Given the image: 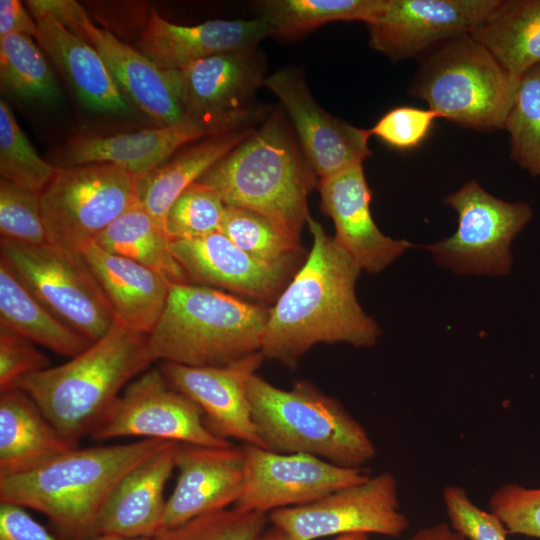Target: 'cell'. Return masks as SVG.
<instances>
[{"label":"cell","mask_w":540,"mask_h":540,"mask_svg":"<svg viewBox=\"0 0 540 540\" xmlns=\"http://www.w3.org/2000/svg\"><path fill=\"white\" fill-rule=\"evenodd\" d=\"M257 540H294L288 534L281 529L272 525L270 528H266ZM333 540H369L367 534H347L335 537Z\"/></svg>","instance_id":"obj_47"},{"label":"cell","mask_w":540,"mask_h":540,"mask_svg":"<svg viewBox=\"0 0 540 540\" xmlns=\"http://www.w3.org/2000/svg\"><path fill=\"white\" fill-rule=\"evenodd\" d=\"M177 443L168 442L119 481L98 517L95 535L158 537L167 500L164 489L175 470Z\"/></svg>","instance_id":"obj_24"},{"label":"cell","mask_w":540,"mask_h":540,"mask_svg":"<svg viewBox=\"0 0 540 540\" xmlns=\"http://www.w3.org/2000/svg\"><path fill=\"white\" fill-rule=\"evenodd\" d=\"M26 3L38 25V43L66 76L83 105L99 112H128L126 97L98 52L40 0Z\"/></svg>","instance_id":"obj_26"},{"label":"cell","mask_w":540,"mask_h":540,"mask_svg":"<svg viewBox=\"0 0 540 540\" xmlns=\"http://www.w3.org/2000/svg\"><path fill=\"white\" fill-rule=\"evenodd\" d=\"M0 540H64L37 522L25 508L0 502Z\"/></svg>","instance_id":"obj_44"},{"label":"cell","mask_w":540,"mask_h":540,"mask_svg":"<svg viewBox=\"0 0 540 540\" xmlns=\"http://www.w3.org/2000/svg\"><path fill=\"white\" fill-rule=\"evenodd\" d=\"M244 479L233 507L269 514L302 506L364 481L365 468H346L306 454H282L244 444Z\"/></svg>","instance_id":"obj_13"},{"label":"cell","mask_w":540,"mask_h":540,"mask_svg":"<svg viewBox=\"0 0 540 540\" xmlns=\"http://www.w3.org/2000/svg\"><path fill=\"white\" fill-rule=\"evenodd\" d=\"M80 253L112 308L114 322L149 335L165 309L173 283L146 266L104 250L95 240Z\"/></svg>","instance_id":"obj_25"},{"label":"cell","mask_w":540,"mask_h":540,"mask_svg":"<svg viewBox=\"0 0 540 540\" xmlns=\"http://www.w3.org/2000/svg\"><path fill=\"white\" fill-rule=\"evenodd\" d=\"M226 205L219 195L195 182L173 203L165 221L171 240H191L220 232Z\"/></svg>","instance_id":"obj_37"},{"label":"cell","mask_w":540,"mask_h":540,"mask_svg":"<svg viewBox=\"0 0 540 540\" xmlns=\"http://www.w3.org/2000/svg\"><path fill=\"white\" fill-rule=\"evenodd\" d=\"M168 72L185 114L225 131L246 127L247 103L266 78L256 49L212 55Z\"/></svg>","instance_id":"obj_16"},{"label":"cell","mask_w":540,"mask_h":540,"mask_svg":"<svg viewBox=\"0 0 540 540\" xmlns=\"http://www.w3.org/2000/svg\"><path fill=\"white\" fill-rule=\"evenodd\" d=\"M152 362L148 335L114 322L81 353L23 377L16 387L32 398L66 442L77 447Z\"/></svg>","instance_id":"obj_3"},{"label":"cell","mask_w":540,"mask_h":540,"mask_svg":"<svg viewBox=\"0 0 540 540\" xmlns=\"http://www.w3.org/2000/svg\"><path fill=\"white\" fill-rule=\"evenodd\" d=\"M1 258L56 317L94 342L114 324L112 308L80 252L0 239Z\"/></svg>","instance_id":"obj_8"},{"label":"cell","mask_w":540,"mask_h":540,"mask_svg":"<svg viewBox=\"0 0 540 540\" xmlns=\"http://www.w3.org/2000/svg\"><path fill=\"white\" fill-rule=\"evenodd\" d=\"M471 36L514 78L540 63V0H500Z\"/></svg>","instance_id":"obj_30"},{"label":"cell","mask_w":540,"mask_h":540,"mask_svg":"<svg viewBox=\"0 0 540 540\" xmlns=\"http://www.w3.org/2000/svg\"><path fill=\"white\" fill-rule=\"evenodd\" d=\"M259 352L223 366H188L163 362L169 384L203 412L207 428L217 437L262 447L247 393L249 378L264 360Z\"/></svg>","instance_id":"obj_18"},{"label":"cell","mask_w":540,"mask_h":540,"mask_svg":"<svg viewBox=\"0 0 540 540\" xmlns=\"http://www.w3.org/2000/svg\"><path fill=\"white\" fill-rule=\"evenodd\" d=\"M223 132L227 131L186 115L176 123L157 128L84 137L64 149L60 156L61 167L108 163L140 177L166 163L183 145Z\"/></svg>","instance_id":"obj_22"},{"label":"cell","mask_w":540,"mask_h":540,"mask_svg":"<svg viewBox=\"0 0 540 540\" xmlns=\"http://www.w3.org/2000/svg\"><path fill=\"white\" fill-rule=\"evenodd\" d=\"M244 464V448L234 443L227 446L177 443L178 477L174 491L166 500L158 537L234 505L243 486Z\"/></svg>","instance_id":"obj_19"},{"label":"cell","mask_w":540,"mask_h":540,"mask_svg":"<svg viewBox=\"0 0 540 540\" xmlns=\"http://www.w3.org/2000/svg\"><path fill=\"white\" fill-rule=\"evenodd\" d=\"M444 202L457 212L458 227L451 237L426 246L435 260L457 273L508 274L510 245L533 215L529 205L500 200L475 180Z\"/></svg>","instance_id":"obj_10"},{"label":"cell","mask_w":540,"mask_h":540,"mask_svg":"<svg viewBox=\"0 0 540 540\" xmlns=\"http://www.w3.org/2000/svg\"><path fill=\"white\" fill-rule=\"evenodd\" d=\"M268 515L233 507L196 518L156 540H257Z\"/></svg>","instance_id":"obj_38"},{"label":"cell","mask_w":540,"mask_h":540,"mask_svg":"<svg viewBox=\"0 0 540 540\" xmlns=\"http://www.w3.org/2000/svg\"><path fill=\"white\" fill-rule=\"evenodd\" d=\"M442 497L451 528L466 540H507L501 520L475 505L463 487L447 485Z\"/></svg>","instance_id":"obj_41"},{"label":"cell","mask_w":540,"mask_h":540,"mask_svg":"<svg viewBox=\"0 0 540 540\" xmlns=\"http://www.w3.org/2000/svg\"><path fill=\"white\" fill-rule=\"evenodd\" d=\"M57 167L42 159L19 126L10 106L0 101V174L23 189L41 194Z\"/></svg>","instance_id":"obj_36"},{"label":"cell","mask_w":540,"mask_h":540,"mask_svg":"<svg viewBox=\"0 0 540 540\" xmlns=\"http://www.w3.org/2000/svg\"><path fill=\"white\" fill-rule=\"evenodd\" d=\"M137 180L108 163L57 167L40 194L49 243L80 252L139 201Z\"/></svg>","instance_id":"obj_9"},{"label":"cell","mask_w":540,"mask_h":540,"mask_svg":"<svg viewBox=\"0 0 540 540\" xmlns=\"http://www.w3.org/2000/svg\"><path fill=\"white\" fill-rule=\"evenodd\" d=\"M500 0H385L369 24V45L391 60L421 56L434 46L471 34Z\"/></svg>","instance_id":"obj_14"},{"label":"cell","mask_w":540,"mask_h":540,"mask_svg":"<svg viewBox=\"0 0 540 540\" xmlns=\"http://www.w3.org/2000/svg\"><path fill=\"white\" fill-rule=\"evenodd\" d=\"M0 232L2 238L18 242L34 245L49 243L40 194L1 178Z\"/></svg>","instance_id":"obj_39"},{"label":"cell","mask_w":540,"mask_h":540,"mask_svg":"<svg viewBox=\"0 0 540 540\" xmlns=\"http://www.w3.org/2000/svg\"><path fill=\"white\" fill-rule=\"evenodd\" d=\"M197 182L225 205L254 211L296 240L310 217L309 193L318 183L280 109Z\"/></svg>","instance_id":"obj_4"},{"label":"cell","mask_w":540,"mask_h":540,"mask_svg":"<svg viewBox=\"0 0 540 540\" xmlns=\"http://www.w3.org/2000/svg\"><path fill=\"white\" fill-rule=\"evenodd\" d=\"M247 393L265 449L311 455L346 468H364L377 454L362 424L310 381L298 380L282 389L255 373Z\"/></svg>","instance_id":"obj_5"},{"label":"cell","mask_w":540,"mask_h":540,"mask_svg":"<svg viewBox=\"0 0 540 540\" xmlns=\"http://www.w3.org/2000/svg\"><path fill=\"white\" fill-rule=\"evenodd\" d=\"M170 250L188 280L257 299L276 296L289 271L256 260L221 232L199 239L171 240Z\"/></svg>","instance_id":"obj_23"},{"label":"cell","mask_w":540,"mask_h":540,"mask_svg":"<svg viewBox=\"0 0 540 540\" xmlns=\"http://www.w3.org/2000/svg\"><path fill=\"white\" fill-rule=\"evenodd\" d=\"M385 0H266L259 2L261 18L271 36L293 38L334 21L371 23Z\"/></svg>","instance_id":"obj_32"},{"label":"cell","mask_w":540,"mask_h":540,"mask_svg":"<svg viewBox=\"0 0 540 540\" xmlns=\"http://www.w3.org/2000/svg\"><path fill=\"white\" fill-rule=\"evenodd\" d=\"M33 342L0 324V392L15 388L23 377L50 367Z\"/></svg>","instance_id":"obj_43"},{"label":"cell","mask_w":540,"mask_h":540,"mask_svg":"<svg viewBox=\"0 0 540 540\" xmlns=\"http://www.w3.org/2000/svg\"><path fill=\"white\" fill-rule=\"evenodd\" d=\"M504 128L509 134L511 157L540 178V63L519 78Z\"/></svg>","instance_id":"obj_35"},{"label":"cell","mask_w":540,"mask_h":540,"mask_svg":"<svg viewBox=\"0 0 540 540\" xmlns=\"http://www.w3.org/2000/svg\"><path fill=\"white\" fill-rule=\"evenodd\" d=\"M220 232L245 253L271 266L290 269L300 252L299 240L246 208L226 205Z\"/></svg>","instance_id":"obj_34"},{"label":"cell","mask_w":540,"mask_h":540,"mask_svg":"<svg viewBox=\"0 0 540 540\" xmlns=\"http://www.w3.org/2000/svg\"><path fill=\"white\" fill-rule=\"evenodd\" d=\"M280 100L296 131L300 147L319 179L362 164L372 155L369 130L326 112L313 98L302 75L282 69L263 84Z\"/></svg>","instance_id":"obj_17"},{"label":"cell","mask_w":540,"mask_h":540,"mask_svg":"<svg viewBox=\"0 0 540 540\" xmlns=\"http://www.w3.org/2000/svg\"><path fill=\"white\" fill-rule=\"evenodd\" d=\"M437 114L431 109L399 106L385 113L369 130L390 147L409 150L428 136Z\"/></svg>","instance_id":"obj_42"},{"label":"cell","mask_w":540,"mask_h":540,"mask_svg":"<svg viewBox=\"0 0 540 540\" xmlns=\"http://www.w3.org/2000/svg\"><path fill=\"white\" fill-rule=\"evenodd\" d=\"M19 0L0 1V38L23 34L37 38L38 25Z\"/></svg>","instance_id":"obj_45"},{"label":"cell","mask_w":540,"mask_h":540,"mask_svg":"<svg viewBox=\"0 0 540 540\" xmlns=\"http://www.w3.org/2000/svg\"><path fill=\"white\" fill-rule=\"evenodd\" d=\"M271 36L260 17L251 20H209L178 25L151 9L141 35L143 54L162 69H181L197 60L221 53L256 49Z\"/></svg>","instance_id":"obj_21"},{"label":"cell","mask_w":540,"mask_h":540,"mask_svg":"<svg viewBox=\"0 0 540 540\" xmlns=\"http://www.w3.org/2000/svg\"><path fill=\"white\" fill-rule=\"evenodd\" d=\"M407 540H466L449 524L438 523L419 529Z\"/></svg>","instance_id":"obj_46"},{"label":"cell","mask_w":540,"mask_h":540,"mask_svg":"<svg viewBox=\"0 0 540 540\" xmlns=\"http://www.w3.org/2000/svg\"><path fill=\"white\" fill-rule=\"evenodd\" d=\"M89 540H156V539L155 538H127V537H121V536H116V535L100 534V535H95Z\"/></svg>","instance_id":"obj_48"},{"label":"cell","mask_w":540,"mask_h":540,"mask_svg":"<svg viewBox=\"0 0 540 540\" xmlns=\"http://www.w3.org/2000/svg\"><path fill=\"white\" fill-rule=\"evenodd\" d=\"M40 2L98 52L126 99L160 126L176 123L186 116L168 70L120 41L109 30L96 26L78 2Z\"/></svg>","instance_id":"obj_15"},{"label":"cell","mask_w":540,"mask_h":540,"mask_svg":"<svg viewBox=\"0 0 540 540\" xmlns=\"http://www.w3.org/2000/svg\"><path fill=\"white\" fill-rule=\"evenodd\" d=\"M269 309L219 289L172 284L148 335L153 361L223 366L261 351Z\"/></svg>","instance_id":"obj_6"},{"label":"cell","mask_w":540,"mask_h":540,"mask_svg":"<svg viewBox=\"0 0 540 540\" xmlns=\"http://www.w3.org/2000/svg\"><path fill=\"white\" fill-rule=\"evenodd\" d=\"M489 507L508 534L540 540V488L504 484L491 494Z\"/></svg>","instance_id":"obj_40"},{"label":"cell","mask_w":540,"mask_h":540,"mask_svg":"<svg viewBox=\"0 0 540 540\" xmlns=\"http://www.w3.org/2000/svg\"><path fill=\"white\" fill-rule=\"evenodd\" d=\"M0 393V477L35 469L74 447L23 390Z\"/></svg>","instance_id":"obj_27"},{"label":"cell","mask_w":540,"mask_h":540,"mask_svg":"<svg viewBox=\"0 0 540 540\" xmlns=\"http://www.w3.org/2000/svg\"><path fill=\"white\" fill-rule=\"evenodd\" d=\"M168 442L73 447L35 469L0 477V502L43 514L64 540H89L119 481Z\"/></svg>","instance_id":"obj_2"},{"label":"cell","mask_w":540,"mask_h":540,"mask_svg":"<svg viewBox=\"0 0 540 540\" xmlns=\"http://www.w3.org/2000/svg\"><path fill=\"white\" fill-rule=\"evenodd\" d=\"M0 324L56 354L74 357L92 342L56 317L0 260Z\"/></svg>","instance_id":"obj_29"},{"label":"cell","mask_w":540,"mask_h":540,"mask_svg":"<svg viewBox=\"0 0 540 540\" xmlns=\"http://www.w3.org/2000/svg\"><path fill=\"white\" fill-rule=\"evenodd\" d=\"M421 57L412 94L439 118L481 131L504 128L519 79L471 34L448 39Z\"/></svg>","instance_id":"obj_7"},{"label":"cell","mask_w":540,"mask_h":540,"mask_svg":"<svg viewBox=\"0 0 540 540\" xmlns=\"http://www.w3.org/2000/svg\"><path fill=\"white\" fill-rule=\"evenodd\" d=\"M317 186L321 208L334 223L335 239L361 270L377 273L413 246L384 235L376 225L362 164L319 179Z\"/></svg>","instance_id":"obj_20"},{"label":"cell","mask_w":540,"mask_h":540,"mask_svg":"<svg viewBox=\"0 0 540 540\" xmlns=\"http://www.w3.org/2000/svg\"><path fill=\"white\" fill-rule=\"evenodd\" d=\"M268 520L294 540L357 533L396 538L410 526L399 508L398 482L390 471L369 476L312 503L272 511Z\"/></svg>","instance_id":"obj_11"},{"label":"cell","mask_w":540,"mask_h":540,"mask_svg":"<svg viewBox=\"0 0 540 540\" xmlns=\"http://www.w3.org/2000/svg\"><path fill=\"white\" fill-rule=\"evenodd\" d=\"M253 132L254 129L246 126L206 137L138 177L139 203L165 229L167 214L176 199Z\"/></svg>","instance_id":"obj_28"},{"label":"cell","mask_w":540,"mask_h":540,"mask_svg":"<svg viewBox=\"0 0 540 540\" xmlns=\"http://www.w3.org/2000/svg\"><path fill=\"white\" fill-rule=\"evenodd\" d=\"M307 224L311 250L269 309L261 347L265 358L291 368L316 344L370 347L381 335L355 295L361 268L320 223L310 216Z\"/></svg>","instance_id":"obj_1"},{"label":"cell","mask_w":540,"mask_h":540,"mask_svg":"<svg viewBox=\"0 0 540 540\" xmlns=\"http://www.w3.org/2000/svg\"><path fill=\"white\" fill-rule=\"evenodd\" d=\"M104 250L135 261L171 283H188V278L170 250L165 229L139 201L113 221L95 239Z\"/></svg>","instance_id":"obj_31"},{"label":"cell","mask_w":540,"mask_h":540,"mask_svg":"<svg viewBox=\"0 0 540 540\" xmlns=\"http://www.w3.org/2000/svg\"><path fill=\"white\" fill-rule=\"evenodd\" d=\"M90 437L96 441L135 437L204 446L233 444L207 428L202 410L175 390L160 368L132 380Z\"/></svg>","instance_id":"obj_12"},{"label":"cell","mask_w":540,"mask_h":540,"mask_svg":"<svg viewBox=\"0 0 540 540\" xmlns=\"http://www.w3.org/2000/svg\"><path fill=\"white\" fill-rule=\"evenodd\" d=\"M0 79L5 89L20 98L44 102L60 98L48 63L27 35L11 34L0 38Z\"/></svg>","instance_id":"obj_33"}]
</instances>
